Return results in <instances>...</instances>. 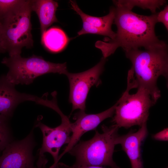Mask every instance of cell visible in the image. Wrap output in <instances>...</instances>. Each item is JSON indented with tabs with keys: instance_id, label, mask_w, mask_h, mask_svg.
<instances>
[{
	"instance_id": "obj_1",
	"label": "cell",
	"mask_w": 168,
	"mask_h": 168,
	"mask_svg": "<svg viewBox=\"0 0 168 168\" xmlns=\"http://www.w3.org/2000/svg\"><path fill=\"white\" fill-rule=\"evenodd\" d=\"M115 14L114 23L117 30L113 39L99 40L95 47L101 51L106 58L114 54L119 47L124 51L143 47L145 49L161 44L155 32L157 23L156 13L150 16L140 15L121 7L114 5Z\"/></svg>"
},
{
	"instance_id": "obj_2",
	"label": "cell",
	"mask_w": 168,
	"mask_h": 168,
	"mask_svg": "<svg viewBox=\"0 0 168 168\" xmlns=\"http://www.w3.org/2000/svg\"><path fill=\"white\" fill-rule=\"evenodd\" d=\"M168 45L165 42L144 50L133 49L125 51L131 62L134 79L137 87H142L149 92L156 102L161 96L157 85L161 76L166 79L168 76Z\"/></svg>"
},
{
	"instance_id": "obj_3",
	"label": "cell",
	"mask_w": 168,
	"mask_h": 168,
	"mask_svg": "<svg viewBox=\"0 0 168 168\" xmlns=\"http://www.w3.org/2000/svg\"><path fill=\"white\" fill-rule=\"evenodd\" d=\"M102 133L96 130L91 139L80 141L68 152L75 157V166H108L119 168L113 159L119 128L114 124L101 126Z\"/></svg>"
},
{
	"instance_id": "obj_4",
	"label": "cell",
	"mask_w": 168,
	"mask_h": 168,
	"mask_svg": "<svg viewBox=\"0 0 168 168\" xmlns=\"http://www.w3.org/2000/svg\"><path fill=\"white\" fill-rule=\"evenodd\" d=\"M32 12L30 1L21 0L9 15L0 21L4 49L9 56L21 55L24 47L31 48L33 46Z\"/></svg>"
},
{
	"instance_id": "obj_5",
	"label": "cell",
	"mask_w": 168,
	"mask_h": 168,
	"mask_svg": "<svg viewBox=\"0 0 168 168\" xmlns=\"http://www.w3.org/2000/svg\"><path fill=\"white\" fill-rule=\"evenodd\" d=\"M136 86L130 77H128L126 90L117 101L112 122L119 128H128L134 125L141 127L147 121L150 108L156 103L144 88L138 86L136 93L130 94L129 91Z\"/></svg>"
},
{
	"instance_id": "obj_6",
	"label": "cell",
	"mask_w": 168,
	"mask_h": 168,
	"mask_svg": "<svg viewBox=\"0 0 168 168\" xmlns=\"http://www.w3.org/2000/svg\"><path fill=\"white\" fill-rule=\"evenodd\" d=\"M1 63L8 68L7 79L16 85H29L37 77L50 73L66 75L68 72L66 63H56L46 61L42 57L33 55L23 58L21 55L5 57Z\"/></svg>"
},
{
	"instance_id": "obj_7",
	"label": "cell",
	"mask_w": 168,
	"mask_h": 168,
	"mask_svg": "<svg viewBox=\"0 0 168 168\" xmlns=\"http://www.w3.org/2000/svg\"><path fill=\"white\" fill-rule=\"evenodd\" d=\"M106 58L102 57L95 66L85 71L78 73L68 72L66 75L69 83V101L72 105V112L76 109L85 111L86 102L91 87L101 83L100 76L102 73Z\"/></svg>"
},
{
	"instance_id": "obj_8",
	"label": "cell",
	"mask_w": 168,
	"mask_h": 168,
	"mask_svg": "<svg viewBox=\"0 0 168 168\" xmlns=\"http://www.w3.org/2000/svg\"><path fill=\"white\" fill-rule=\"evenodd\" d=\"M36 145L33 129L23 139L12 141L0 156V168H37L32 153Z\"/></svg>"
},
{
	"instance_id": "obj_9",
	"label": "cell",
	"mask_w": 168,
	"mask_h": 168,
	"mask_svg": "<svg viewBox=\"0 0 168 168\" xmlns=\"http://www.w3.org/2000/svg\"><path fill=\"white\" fill-rule=\"evenodd\" d=\"M71 122L68 117L61 119V123L54 128H50L38 121L35 127H38L43 134V142L38 150V155H42L46 152L49 153L54 160V163L49 168H53L58 163V154L62 146L68 144L72 133Z\"/></svg>"
},
{
	"instance_id": "obj_10",
	"label": "cell",
	"mask_w": 168,
	"mask_h": 168,
	"mask_svg": "<svg viewBox=\"0 0 168 168\" xmlns=\"http://www.w3.org/2000/svg\"><path fill=\"white\" fill-rule=\"evenodd\" d=\"M117 104V102L108 109L97 114H87L85 111L82 110L75 114L73 119L76 121L73 123H71L70 124L72 134L69 143L63 152L59 156L58 162L78 143L83 134L89 131L96 129L102 121L112 117L114 114Z\"/></svg>"
},
{
	"instance_id": "obj_11",
	"label": "cell",
	"mask_w": 168,
	"mask_h": 168,
	"mask_svg": "<svg viewBox=\"0 0 168 168\" xmlns=\"http://www.w3.org/2000/svg\"><path fill=\"white\" fill-rule=\"evenodd\" d=\"M6 76L0 77V116L9 119L20 103L30 101L35 103L39 97L33 95L21 93L15 88Z\"/></svg>"
},
{
	"instance_id": "obj_12",
	"label": "cell",
	"mask_w": 168,
	"mask_h": 168,
	"mask_svg": "<svg viewBox=\"0 0 168 168\" xmlns=\"http://www.w3.org/2000/svg\"><path fill=\"white\" fill-rule=\"evenodd\" d=\"M147 122L144 123L136 132H130L126 134L118 136L116 144H120L128 156L132 168H143L141 146L147 134Z\"/></svg>"
},
{
	"instance_id": "obj_13",
	"label": "cell",
	"mask_w": 168,
	"mask_h": 168,
	"mask_svg": "<svg viewBox=\"0 0 168 168\" xmlns=\"http://www.w3.org/2000/svg\"><path fill=\"white\" fill-rule=\"evenodd\" d=\"M30 1L32 11L35 12L38 17L42 35L53 23L58 22L56 16L58 3L52 0Z\"/></svg>"
},
{
	"instance_id": "obj_14",
	"label": "cell",
	"mask_w": 168,
	"mask_h": 168,
	"mask_svg": "<svg viewBox=\"0 0 168 168\" xmlns=\"http://www.w3.org/2000/svg\"><path fill=\"white\" fill-rule=\"evenodd\" d=\"M72 8L80 16L82 21H84L91 25L106 32L110 35V39L114 38L115 32L112 29L114 23L115 14L114 7H111L109 13L107 15L100 17L91 16L84 13L79 7L76 1L70 0Z\"/></svg>"
},
{
	"instance_id": "obj_15",
	"label": "cell",
	"mask_w": 168,
	"mask_h": 168,
	"mask_svg": "<svg viewBox=\"0 0 168 168\" xmlns=\"http://www.w3.org/2000/svg\"><path fill=\"white\" fill-rule=\"evenodd\" d=\"M69 40L64 32L60 28L52 27L41 35L42 43L50 51L58 52L66 46Z\"/></svg>"
},
{
	"instance_id": "obj_16",
	"label": "cell",
	"mask_w": 168,
	"mask_h": 168,
	"mask_svg": "<svg viewBox=\"0 0 168 168\" xmlns=\"http://www.w3.org/2000/svg\"><path fill=\"white\" fill-rule=\"evenodd\" d=\"M114 5L132 10L135 7L148 9L152 14L156 13V10L166 3L164 0H113Z\"/></svg>"
},
{
	"instance_id": "obj_17",
	"label": "cell",
	"mask_w": 168,
	"mask_h": 168,
	"mask_svg": "<svg viewBox=\"0 0 168 168\" xmlns=\"http://www.w3.org/2000/svg\"><path fill=\"white\" fill-rule=\"evenodd\" d=\"M9 119L0 116V152L2 151L13 141Z\"/></svg>"
},
{
	"instance_id": "obj_18",
	"label": "cell",
	"mask_w": 168,
	"mask_h": 168,
	"mask_svg": "<svg viewBox=\"0 0 168 168\" xmlns=\"http://www.w3.org/2000/svg\"><path fill=\"white\" fill-rule=\"evenodd\" d=\"M21 1V0H0V21L9 15Z\"/></svg>"
},
{
	"instance_id": "obj_19",
	"label": "cell",
	"mask_w": 168,
	"mask_h": 168,
	"mask_svg": "<svg viewBox=\"0 0 168 168\" xmlns=\"http://www.w3.org/2000/svg\"><path fill=\"white\" fill-rule=\"evenodd\" d=\"M82 21L83 22L82 28L77 33L79 35L87 34H91L108 36L110 38V35L106 32L93 26L84 21Z\"/></svg>"
},
{
	"instance_id": "obj_20",
	"label": "cell",
	"mask_w": 168,
	"mask_h": 168,
	"mask_svg": "<svg viewBox=\"0 0 168 168\" xmlns=\"http://www.w3.org/2000/svg\"><path fill=\"white\" fill-rule=\"evenodd\" d=\"M157 23L161 22L168 30V6L166 5L164 9L158 13H156Z\"/></svg>"
},
{
	"instance_id": "obj_21",
	"label": "cell",
	"mask_w": 168,
	"mask_h": 168,
	"mask_svg": "<svg viewBox=\"0 0 168 168\" xmlns=\"http://www.w3.org/2000/svg\"><path fill=\"white\" fill-rule=\"evenodd\" d=\"M153 138L156 140L161 141H168V128L164 129L162 131L154 135Z\"/></svg>"
},
{
	"instance_id": "obj_22",
	"label": "cell",
	"mask_w": 168,
	"mask_h": 168,
	"mask_svg": "<svg viewBox=\"0 0 168 168\" xmlns=\"http://www.w3.org/2000/svg\"><path fill=\"white\" fill-rule=\"evenodd\" d=\"M5 52L3 44L2 32V26L0 21V53Z\"/></svg>"
},
{
	"instance_id": "obj_23",
	"label": "cell",
	"mask_w": 168,
	"mask_h": 168,
	"mask_svg": "<svg viewBox=\"0 0 168 168\" xmlns=\"http://www.w3.org/2000/svg\"><path fill=\"white\" fill-rule=\"evenodd\" d=\"M71 168H105L100 166H75L73 165L70 166Z\"/></svg>"
},
{
	"instance_id": "obj_24",
	"label": "cell",
	"mask_w": 168,
	"mask_h": 168,
	"mask_svg": "<svg viewBox=\"0 0 168 168\" xmlns=\"http://www.w3.org/2000/svg\"><path fill=\"white\" fill-rule=\"evenodd\" d=\"M47 163L45 161H38L36 163L37 168H47Z\"/></svg>"
},
{
	"instance_id": "obj_25",
	"label": "cell",
	"mask_w": 168,
	"mask_h": 168,
	"mask_svg": "<svg viewBox=\"0 0 168 168\" xmlns=\"http://www.w3.org/2000/svg\"><path fill=\"white\" fill-rule=\"evenodd\" d=\"M53 168H71V167L63 163L58 162Z\"/></svg>"
},
{
	"instance_id": "obj_26",
	"label": "cell",
	"mask_w": 168,
	"mask_h": 168,
	"mask_svg": "<svg viewBox=\"0 0 168 168\" xmlns=\"http://www.w3.org/2000/svg\"></svg>"
}]
</instances>
